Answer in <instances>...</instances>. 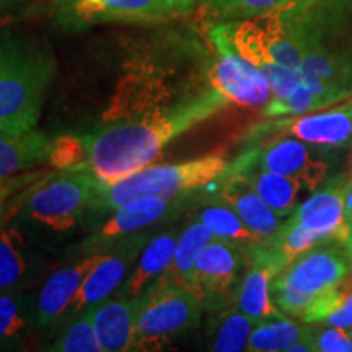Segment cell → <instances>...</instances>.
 I'll use <instances>...</instances> for the list:
<instances>
[{
  "label": "cell",
  "mask_w": 352,
  "mask_h": 352,
  "mask_svg": "<svg viewBox=\"0 0 352 352\" xmlns=\"http://www.w3.org/2000/svg\"><path fill=\"white\" fill-rule=\"evenodd\" d=\"M227 104L228 101L210 87L182 103L88 132L82 138L85 144L83 170L95 175L101 184L124 178L152 164L171 140Z\"/></svg>",
  "instance_id": "1"
},
{
  "label": "cell",
  "mask_w": 352,
  "mask_h": 352,
  "mask_svg": "<svg viewBox=\"0 0 352 352\" xmlns=\"http://www.w3.org/2000/svg\"><path fill=\"white\" fill-rule=\"evenodd\" d=\"M236 51L270 82L271 100H283L303 82V43L294 0L272 10L226 23Z\"/></svg>",
  "instance_id": "2"
},
{
  "label": "cell",
  "mask_w": 352,
  "mask_h": 352,
  "mask_svg": "<svg viewBox=\"0 0 352 352\" xmlns=\"http://www.w3.org/2000/svg\"><path fill=\"white\" fill-rule=\"evenodd\" d=\"M303 43L298 70L311 83L352 96V0H294Z\"/></svg>",
  "instance_id": "3"
},
{
  "label": "cell",
  "mask_w": 352,
  "mask_h": 352,
  "mask_svg": "<svg viewBox=\"0 0 352 352\" xmlns=\"http://www.w3.org/2000/svg\"><path fill=\"white\" fill-rule=\"evenodd\" d=\"M349 176H329L311 196L298 204L283 222L279 232L266 243L252 246V252L266 259L279 272L298 254L327 241H342L349 235L344 215V189Z\"/></svg>",
  "instance_id": "4"
},
{
  "label": "cell",
  "mask_w": 352,
  "mask_h": 352,
  "mask_svg": "<svg viewBox=\"0 0 352 352\" xmlns=\"http://www.w3.org/2000/svg\"><path fill=\"white\" fill-rule=\"evenodd\" d=\"M54 60L23 43L0 41V134L36 129Z\"/></svg>",
  "instance_id": "5"
},
{
  "label": "cell",
  "mask_w": 352,
  "mask_h": 352,
  "mask_svg": "<svg viewBox=\"0 0 352 352\" xmlns=\"http://www.w3.org/2000/svg\"><path fill=\"white\" fill-rule=\"evenodd\" d=\"M228 162L220 155H206L171 165L145 166L142 170L103 184L91 202V208L113 210L144 196L182 197L223 178Z\"/></svg>",
  "instance_id": "6"
},
{
  "label": "cell",
  "mask_w": 352,
  "mask_h": 352,
  "mask_svg": "<svg viewBox=\"0 0 352 352\" xmlns=\"http://www.w3.org/2000/svg\"><path fill=\"white\" fill-rule=\"evenodd\" d=\"M346 250L340 241H327L298 254L272 280L276 307L292 318L302 320L314 303L351 274Z\"/></svg>",
  "instance_id": "7"
},
{
  "label": "cell",
  "mask_w": 352,
  "mask_h": 352,
  "mask_svg": "<svg viewBox=\"0 0 352 352\" xmlns=\"http://www.w3.org/2000/svg\"><path fill=\"white\" fill-rule=\"evenodd\" d=\"M139 298L132 349H157L179 334L199 327L204 303L183 285L162 277Z\"/></svg>",
  "instance_id": "8"
},
{
  "label": "cell",
  "mask_w": 352,
  "mask_h": 352,
  "mask_svg": "<svg viewBox=\"0 0 352 352\" xmlns=\"http://www.w3.org/2000/svg\"><path fill=\"white\" fill-rule=\"evenodd\" d=\"M103 184L88 170H60L32 188L23 197V215L56 232L70 230Z\"/></svg>",
  "instance_id": "9"
},
{
  "label": "cell",
  "mask_w": 352,
  "mask_h": 352,
  "mask_svg": "<svg viewBox=\"0 0 352 352\" xmlns=\"http://www.w3.org/2000/svg\"><path fill=\"white\" fill-rule=\"evenodd\" d=\"M334 152L287 135H276L263 139L256 148L241 155L259 168L296 179L305 191L311 192L331 175Z\"/></svg>",
  "instance_id": "10"
},
{
  "label": "cell",
  "mask_w": 352,
  "mask_h": 352,
  "mask_svg": "<svg viewBox=\"0 0 352 352\" xmlns=\"http://www.w3.org/2000/svg\"><path fill=\"white\" fill-rule=\"evenodd\" d=\"M210 41L217 51L209 72L210 87L228 103L252 108L266 107L272 98L270 82L233 47L226 23L210 30Z\"/></svg>",
  "instance_id": "11"
},
{
  "label": "cell",
  "mask_w": 352,
  "mask_h": 352,
  "mask_svg": "<svg viewBox=\"0 0 352 352\" xmlns=\"http://www.w3.org/2000/svg\"><path fill=\"white\" fill-rule=\"evenodd\" d=\"M287 135L318 147L340 151L352 145V101L303 114L283 116L253 127L250 139Z\"/></svg>",
  "instance_id": "12"
},
{
  "label": "cell",
  "mask_w": 352,
  "mask_h": 352,
  "mask_svg": "<svg viewBox=\"0 0 352 352\" xmlns=\"http://www.w3.org/2000/svg\"><path fill=\"white\" fill-rule=\"evenodd\" d=\"M145 240H147L145 233H139V235L131 233V235H126V239L121 236V239H116V241L113 240L111 250L108 253H101L69 310H88L96 303L107 300L122 284L131 266L144 250Z\"/></svg>",
  "instance_id": "13"
},
{
  "label": "cell",
  "mask_w": 352,
  "mask_h": 352,
  "mask_svg": "<svg viewBox=\"0 0 352 352\" xmlns=\"http://www.w3.org/2000/svg\"><path fill=\"white\" fill-rule=\"evenodd\" d=\"M245 254L243 246L214 236L197 259L189 290L202 303L220 300L235 284Z\"/></svg>",
  "instance_id": "14"
},
{
  "label": "cell",
  "mask_w": 352,
  "mask_h": 352,
  "mask_svg": "<svg viewBox=\"0 0 352 352\" xmlns=\"http://www.w3.org/2000/svg\"><path fill=\"white\" fill-rule=\"evenodd\" d=\"M191 202L189 196L182 197H158V196H144L132 199L126 204L114 209L113 217H109L100 232L91 239V243H100V241H113L121 236L131 235L142 230L145 227L155 226L157 222L164 220L171 215L179 214Z\"/></svg>",
  "instance_id": "15"
},
{
  "label": "cell",
  "mask_w": 352,
  "mask_h": 352,
  "mask_svg": "<svg viewBox=\"0 0 352 352\" xmlns=\"http://www.w3.org/2000/svg\"><path fill=\"white\" fill-rule=\"evenodd\" d=\"M196 0H74V12L83 21L157 20L182 15Z\"/></svg>",
  "instance_id": "16"
},
{
  "label": "cell",
  "mask_w": 352,
  "mask_h": 352,
  "mask_svg": "<svg viewBox=\"0 0 352 352\" xmlns=\"http://www.w3.org/2000/svg\"><path fill=\"white\" fill-rule=\"evenodd\" d=\"M101 256V252L85 256L72 266L60 267L52 272L39 290L36 300V320L39 324H50L59 318L72 305L88 272L94 270Z\"/></svg>",
  "instance_id": "17"
},
{
  "label": "cell",
  "mask_w": 352,
  "mask_h": 352,
  "mask_svg": "<svg viewBox=\"0 0 352 352\" xmlns=\"http://www.w3.org/2000/svg\"><path fill=\"white\" fill-rule=\"evenodd\" d=\"M139 297H121L90 307L96 336L103 352L131 351L134 346Z\"/></svg>",
  "instance_id": "18"
},
{
  "label": "cell",
  "mask_w": 352,
  "mask_h": 352,
  "mask_svg": "<svg viewBox=\"0 0 352 352\" xmlns=\"http://www.w3.org/2000/svg\"><path fill=\"white\" fill-rule=\"evenodd\" d=\"M227 173L240 176L245 183H248L250 188L279 217H289L298 206V196L305 191V188L296 179L259 168L243 155L228 165Z\"/></svg>",
  "instance_id": "19"
},
{
  "label": "cell",
  "mask_w": 352,
  "mask_h": 352,
  "mask_svg": "<svg viewBox=\"0 0 352 352\" xmlns=\"http://www.w3.org/2000/svg\"><path fill=\"white\" fill-rule=\"evenodd\" d=\"M219 199L240 215L261 245L271 240L283 226V217H279L240 176L226 173V179L219 191Z\"/></svg>",
  "instance_id": "20"
},
{
  "label": "cell",
  "mask_w": 352,
  "mask_h": 352,
  "mask_svg": "<svg viewBox=\"0 0 352 352\" xmlns=\"http://www.w3.org/2000/svg\"><path fill=\"white\" fill-rule=\"evenodd\" d=\"M246 258L250 261V270L246 271L236 289V308L256 323L283 315L272 298V280L277 271L252 250H246Z\"/></svg>",
  "instance_id": "21"
},
{
  "label": "cell",
  "mask_w": 352,
  "mask_h": 352,
  "mask_svg": "<svg viewBox=\"0 0 352 352\" xmlns=\"http://www.w3.org/2000/svg\"><path fill=\"white\" fill-rule=\"evenodd\" d=\"M178 232H165L155 236L140 252L138 266L122 287V297H139L151 287L160 274L170 270L173 263Z\"/></svg>",
  "instance_id": "22"
},
{
  "label": "cell",
  "mask_w": 352,
  "mask_h": 352,
  "mask_svg": "<svg viewBox=\"0 0 352 352\" xmlns=\"http://www.w3.org/2000/svg\"><path fill=\"white\" fill-rule=\"evenodd\" d=\"M51 140L38 129L20 135L0 134V176L23 173L47 162Z\"/></svg>",
  "instance_id": "23"
},
{
  "label": "cell",
  "mask_w": 352,
  "mask_h": 352,
  "mask_svg": "<svg viewBox=\"0 0 352 352\" xmlns=\"http://www.w3.org/2000/svg\"><path fill=\"white\" fill-rule=\"evenodd\" d=\"M310 334H314V328L294 321L292 316L283 314L254 324L246 351L289 352L296 342L305 340Z\"/></svg>",
  "instance_id": "24"
},
{
  "label": "cell",
  "mask_w": 352,
  "mask_h": 352,
  "mask_svg": "<svg viewBox=\"0 0 352 352\" xmlns=\"http://www.w3.org/2000/svg\"><path fill=\"white\" fill-rule=\"evenodd\" d=\"M212 239L214 233L201 220L196 219L195 222L189 223L179 233L173 263H171L170 270L165 272V279L178 285H183L186 289H191L197 259H199L201 253L204 252V248L210 243Z\"/></svg>",
  "instance_id": "25"
},
{
  "label": "cell",
  "mask_w": 352,
  "mask_h": 352,
  "mask_svg": "<svg viewBox=\"0 0 352 352\" xmlns=\"http://www.w3.org/2000/svg\"><path fill=\"white\" fill-rule=\"evenodd\" d=\"M302 321L307 324L352 329V272L308 308Z\"/></svg>",
  "instance_id": "26"
},
{
  "label": "cell",
  "mask_w": 352,
  "mask_h": 352,
  "mask_svg": "<svg viewBox=\"0 0 352 352\" xmlns=\"http://www.w3.org/2000/svg\"><path fill=\"white\" fill-rule=\"evenodd\" d=\"M197 220L206 223L217 239L233 241L246 250L261 245L258 236L250 230L240 215L220 199L217 204H209L202 208L201 212L197 214Z\"/></svg>",
  "instance_id": "27"
},
{
  "label": "cell",
  "mask_w": 352,
  "mask_h": 352,
  "mask_svg": "<svg viewBox=\"0 0 352 352\" xmlns=\"http://www.w3.org/2000/svg\"><path fill=\"white\" fill-rule=\"evenodd\" d=\"M26 272L25 240L13 227L0 230V290H12Z\"/></svg>",
  "instance_id": "28"
},
{
  "label": "cell",
  "mask_w": 352,
  "mask_h": 352,
  "mask_svg": "<svg viewBox=\"0 0 352 352\" xmlns=\"http://www.w3.org/2000/svg\"><path fill=\"white\" fill-rule=\"evenodd\" d=\"M254 324H256V321L250 318L248 315L241 314L236 307L233 310L226 311L217 321V328H215L212 342H210V351H246Z\"/></svg>",
  "instance_id": "29"
},
{
  "label": "cell",
  "mask_w": 352,
  "mask_h": 352,
  "mask_svg": "<svg viewBox=\"0 0 352 352\" xmlns=\"http://www.w3.org/2000/svg\"><path fill=\"white\" fill-rule=\"evenodd\" d=\"M50 351L57 352H103L96 336L90 308L80 318L72 321L54 341Z\"/></svg>",
  "instance_id": "30"
},
{
  "label": "cell",
  "mask_w": 352,
  "mask_h": 352,
  "mask_svg": "<svg viewBox=\"0 0 352 352\" xmlns=\"http://www.w3.org/2000/svg\"><path fill=\"white\" fill-rule=\"evenodd\" d=\"M287 2L289 0H209V6L220 19L235 21L261 15Z\"/></svg>",
  "instance_id": "31"
},
{
  "label": "cell",
  "mask_w": 352,
  "mask_h": 352,
  "mask_svg": "<svg viewBox=\"0 0 352 352\" xmlns=\"http://www.w3.org/2000/svg\"><path fill=\"white\" fill-rule=\"evenodd\" d=\"M47 162L57 170H83L85 164V144L82 138L63 135L51 142Z\"/></svg>",
  "instance_id": "32"
},
{
  "label": "cell",
  "mask_w": 352,
  "mask_h": 352,
  "mask_svg": "<svg viewBox=\"0 0 352 352\" xmlns=\"http://www.w3.org/2000/svg\"><path fill=\"white\" fill-rule=\"evenodd\" d=\"M26 327L19 298L0 290V342H8L19 338Z\"/></svg>",
  "instance_id": "33"
},
{
  "label": "cell",
  "mask_w": 352,
  "mask_h": 352,
  "mask_svg": "<svg viewBox=\"0 0 352 352\" xmlns=\"http://www.w3.org/2000/svg\"><path fill=\"white\" fill-rule=\"evenodd\" d=\"M315 352H352V329L321 324L315 329Z\"/></svg>",
  "instance_id": "34"
},
{
  "label": "cell",
  "mask_w": 352,
  "mask_h": 352,
  "mask_svg": "<svg viewBox=\"0 0 352 352\" xmlns=\"http://www.w3.org/2000/svg\"><path fill=\"white\" fill-rule=\"evenodd\" d=\"M34 175H12V176H0V212H2L3 206H6V202L8 197H10L13 192H16L19 189H21L23 186H26L30 182H33Z\"/></svg>",
  "instance_id": "35"
},
{
  "label": "cell",
  "mask_w": 352,
  "mask_h": 352,
  "mask_svg": "<svg viewBox=\"0 0 352 352\" xmlns=\"http://www.w3.org/2000/svg\"><path fill=\"white\" fill-rule=\"evenodd\" d=\"M344 215L347 226L352 228V176H349V179H347L344 189Z\"/></svg>",
  "instance_id": "36"
},
{
  "label": "cell",
  "mask_w": 352,
  "mask_h": 352,
  "mask_svg": "<svg viewBox=\"0 0 352 352\" xmlns=\"http://www.w3.org/2000/svg\"><path fill=\"white\" fill-rule=\"evenodd\" d=\"M342 246H344V250H346L347 259H349V264H351V271H352V228H351V230H349V235L346 236V240L342 241Z\"/></svg>",
  "instance_id": "37"
},
{
  "label": "cell",
  "mask_w": 352,
  "mask_h": 352,
  "mask_svg": "<svg viewBox=\"0 0 352 352\" xmlns=\"http://www.w3.org/2000/svg\"><path fill=\"white\" fill-rule=\"evenodd\" d=\"M0 227H2V212H0Z\"/></svg>",
  "instance_id": "38"
},
{
  "label": "cell",
  "mask_w": 352,
  "mask_h": 352,
  "mask_svg": "<svg viewBox=\"0 0 352 352\" xmlns=\"http://www.w3.org/2000/svg\"><path fill=\"white\" fill-rule=\"evenodd\" d=\"M0 2H7V0H0Z\"/></svg>",
  "instance_id": "39"
}]
</instances>
